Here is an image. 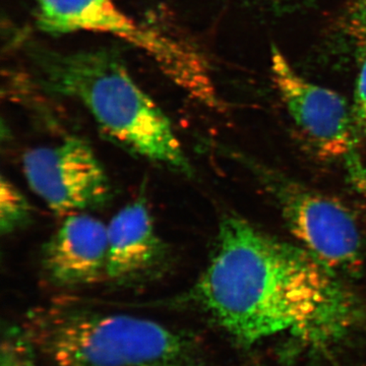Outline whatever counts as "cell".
<instances>
[{
    "instance_id": "obj_3",
    "label": "cell",
    "mask_w": 366,
    "mask_h": 366,
    "mask_svg": "<svg viewBox=\"0 0 366 366\" xmlns=\"http://www.w3.org/2000/svg\"><path fill=\"white\" fill-rule=\"evenodd\" d=\"M21 327L53 366H209L199 339L185 327L78 301L30 310Z\"/></svg>"
},
{
    "instance_id": "obj_10",
    "label": "cell",
    "mask_w": 366,
    "mask_h": 366,
    "mask_svg": "<svg viewBox=\"0 0 366 366\" xmlns=\"http://www.w3.org/2000/svg\"><path fill=\"white\" fill-rule=\"evenodd\" d=\"M33 219V209L11 180L2 177L0 183V230L2 235L11 234L26 228Z\"/></svg>"
},
{
    "instance_id": "obj_11",
    "label": "cell",
    "mask_w": 366,
    "mask_h": 366,
    "mask_svg": "<svg viewBox=\"0 0 366 366\" xmlns=\"http://www.w3.org/2000/svg\"><path fill=\"white\" fill-rule=\"evenodd\" d=\"M39 354L21 326H9L2 332L0 366H40Z\"/></svg>"
},
{
    "instance_id": "obj_7",
    "label": "cell",
    "mask_w": 366,
    "mask_h": 366,
    "mask_svg": "<svg viewBox=\"0 0 366 366\" xmlns=\"http://www.w3.org/2000/svg\"><path fill=\"white\" fill-rule=\"evenodd\" d=\"M273 81L296 127L326 158L349 162L358 183L365 187V172L357 160L352 112L336 92L308 81L274 47L271 54Z\"/></svg>"
},
{
    "instance_id": "obj_2",
    "label": "cell",
    "mask_w": 366,
    "mask_h": 366,
    "mask_svg": "<svg viewBox=\"0 0 366 366\" xmlns=\"http://www.w3.org/2000/svg\"><path fill=\"white\" fill-rule=\"evenodd\" d=\"M29 55L41 88L79 102L118 146L184 177L194 174L169 118L114 50L33 47Z\"/></svg>"
},
{
    "instance_id": "obj_8",
    "label": "cell",
    "mask_w": 366,
    "mask_h": 366,
    "mask_svg": "<svg viewBox=\"0 0 366 366\" xmlns=\"http://www.w3.org/2000/svg\"><path fill=\"white\" fill-rule=\"evenodd\" d=\"M105 283L136 289L162 280L174 266L170 245L159 234L144 197L118 211L107 225Z\"/></svg>"
},
{
    "instance_id": "obj_5",
    "label": "cell",
    "mask_w": 366,
    "mask_h": 366,
    "mask_svg": "<svg viewBox=\"0 0 366 366\" xmlns=\"http://www.w3.org/2000/svg\"><path fill=\"white\" fill-rule=\"evenodd\" d=\"M301 247L334 271L351 272L362 262V238L350 209L340 202L267 169H254Z\"/></svg>"
},
{
    "instance_id": "obj_12",
    "label": "cell",
    "mask_w": 366,
    "mask_h": 366,
    "mask_svg": "<svg viewBox=\"0 0 366 366\" xmlns=\"http://www.w3.org/2000/svg\"><path fill=\"white\" fill-rule=\"evenodd\" d=\"M351 112H352L354 134H355L356 141L360 143L366 137V55L360 76H358Z\"/></svg>"
},
{
    "instance_id": "obj_6",
    "label": "cell",
    "mask_w": 366,
    "mask_h": 366,
    "mask_svg": "<svg viewBox=\"0 0 366 366\" xmlns=\"http://www.w3.org/2000/svg\"><path fill=\"white\" fill-rule=\"evenodd\" d=\"M23 170L31 189L59 215L86 213L112 201L109 177L81 137L31 149L24 155Z\"/></svg>"
},
{
    "instance_id": "obj_1",
    "label": "cell",
    "mask_w": 366,
    "mask_h": 366,
    "mask_svg": "<svg viewBox=\"0 0 366 366\" xmlns=\"http://www.w3.org/2000/svg\"><path fill=\"white\" fill-rule=\"evenodd\" d=\"M156 303L199 312L244 345L282 334L320 345L341 338L360 317L338 272L236 215L221 220L196 282Z\"/></svg>"
},
{
    "instance_id": "obj_9",
    "label": "cell",
    "mask_w": 366,
    "mask_h": 366,
    "mask_svg": "<svg viewBox=\"0 0 366 366\" xmlns=\"http://www.w3.org/2000/svg\"><path fill=\"white\" fill-rule=\"evenodd\" d=\"M107 254V225L88 213L71 214L43 244L41 271L56 288L97 285L105 283Z\"/></svg>"
},
{
    "instance_id": "obj_4",
    "label": "cell",
    "mask_w": 366,
    "mask_h": 366,
    "mask_svg": "<svg viewBox=\"0 0 366 366\" xmlns=\"http://www.w3.org/2000/svg\"><path fill=\"white\" fill-rule=\"evenodd\" d=\"M38 26L48 34H107L143 50L189 97L222 109L206 59L189 42L134 21L115 0H37Z\"/></svg>"
}]
</instances>
